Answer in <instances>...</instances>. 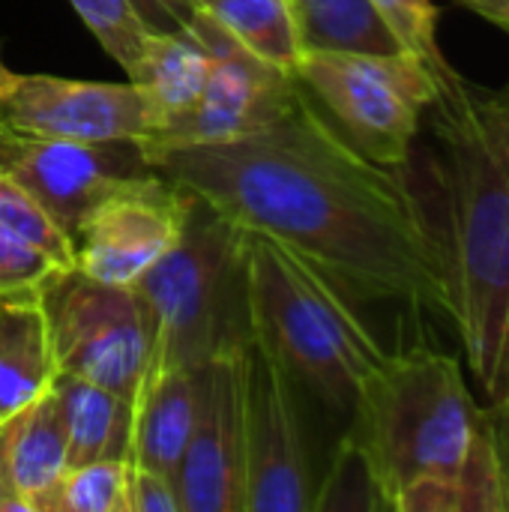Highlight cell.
I'll return each mask as SVG.
<instances>
[{
    "instance_id": "9c48e42d",
    "label": "cell",
    "mask_w": 509,
    "mask_h": 512,
    "mask_svg": "<svg viewBox=\"0 0 509 512\" xmlns=\"http://www.w3.org/2000/svg\"><path fill=\"white\" fill-rule=\"evenodd\" d=\"M189 36L210 54L204 93L189 111L168 120L141 144L168 147L234 141L276 123L303 93V84L294 75L246 51L204 9Z\"/></svg>"
},
{
    "instance_id": "2e32d148",
    "label": "cell",
    "mask_w": 509,
    "mask_h": 512,
    "mask_svg": "<svg viewBox=\"0 0 509 512\" xmlns=\"http://www.w3.org/2000/svg\"><path fill=\"white\" fill-rule=\"evenodd\" d=\"M51 396L66 429V465L99 459L132 462V399L78 375L57 372Z\"/></svg>"
},
{
    "instance_id": "ac0fdd59",
    "label": "cell",
    "mask_w": 509,
    "mask_h": 512,
    "mask_svg": "<svg viewBox=\"0 0 509 512\" xmlns=\"http://www.w3.org/2000/svg\"><path fill=\"white\" fill-rule=\"evenodd\" d=\"M210 54L186 33H150L141 66L135 72V84L144 90L153 108V132L150 138L174 117L189 111L207 84Z\"/></svg>"
},
{
    "instance_id": "4dcf8cb0",
    "label": "cell",
    "mask_w": 509,
    "mask_h": 512,
    "mask_svg": "<svg viewBox=\"0 0 509 512\" xmlns=\"http://www.w3.org/2000/svg\"><path fill=\"white\" fill-rule=\"evenodd\" d=\"M462 3L509 33V0H462Z\"/></svg>"
},
{
    "instance_id": "8992f818",
    "label": "cell",
    "mask_w": 509,
    "mask_h": 512,
    "mask_svg": "<svg viewBox=\"0 0 509 512\" xmlns=\"http://www.w3.org/2000/svg\"><path fill=\"white\" fill-rule=\"evenodd\" d=\"M294 78L363 156L387 168L408 165L420 120L441 93L405 51H303Z\"/></svg>"
},
{
    "instance_id": "484cf974",
    "label": "cell",
    "mask_w": 509,
    "mask_h": 512,
    "mask_svg": "<svg viewBox=\"0 0 509 512\" xmlns=\"http://www.w3.org/2000/svg\"><path fill=\"white\" fill-rule=\"evenodd\" d=\"M60 270L66 267L0 225V306L39 300L42 288Z\"/></svg>"
},
{
    "instance_id": "5bb4252c",
    "label": "cell",
    "mask_w": 509,
    "mask_h": 512,
    "mask_svg": "<svg viewBox=\"0 0 509 512\" xmlns=\"http://www.w3.org/2000/svg\"><path fill=\"white\" fill-rule=\"evenodd\" d=\"M66 468V429L48 390L0 423V512H45Z\"/></svg>"
},
{
    "instance_id": "8fae6325",
    "label": "cell",
    "mask_w": 509,
    "mask_h": 512,
    "mask_svg": "<svg viewBox=\"0 0 509 512\" xmlns=\"http://www.w3.org/2000/svg\"><path fill=\"white\" fill-rule=\"evenodd\" d=\"M249 351L195 369V426L174 474L180 512H246Z\"/></svg>"
},
{
    "instance_id": "83f0119b",
    "label": "cell",
    "mask_w": 509,
    "mask_h": 512,
    "mask_svg": "<svg viewBox=\"0 0 509 512\" xmlns=\"http://www.w3.org/2000/svg\"><path fill=\"white\" fill-rule=\"evenodd\" d=\"M129 512H180L177 480L162 471L129 465Z\"/></svg>"
},
{
    "instance_id": "9a60e30c",
    "label": "cell",
    "mask_w": 509,
    "mask_h": 512,
    "mask_svg": "<svg viewBox=\"0 0 509 512\" xmlns=\"http://www.w3.org/2000/svg\"><path fill=\"white\" fill-rule=\"evenodd\" d=\"M198 405L195 369L168 366L141 378L132 399V465L177 474Z\"/></svg>"
},
{
    "instance_id": "7a4b0ae2",
    "label": "cell",
    "mask_w": 509,
    "mask_h": 512,
    "mask_svg": "<svg viewBox=\"0 0 509 512\" xmlns=\"http://www.w3.org/2000/svg\"><path fill=\"white\" fill-rule=\"evenodd\" d=\"M450 324L489 402L509 396V84L438 96Z\"/></svg>"
},
{
    "instance_id": "3957f363",
    "label": "cell",
    "mask_w": 509,
    "mask_h": 512,
    "mask_svg": "<svg viewBox=\"0 0 509 512\" xmlns=\"http://www.w3.org/2000/svg\"><path fill=\"white\" fill-rule=\"evenodd\" d=\"M132 288L150 333L144 375L168 366L201 369L216 357L255 348L249 231L198 195L177 243Z\"/></svg>"
},
{
    "instance_id": "44dd1931",
    "label": "cell",
    "mask_w": 509,
    "mask_h": 512,
    "mask_svg": "<svg viewBox=\"0 0 509 512\" xmlns=\"http://www.w3.org/2000/svg\"><path fill=\"white\" fill-rule=\"evenodd\" d=\"M381 21L390 27L402 51L420 60L438 81V96L462 90L468 81L456 72L438 42V6L432 0H372Z\"/></svg>"
},
{
    "instance_id": "e0dca14e",
    "label": "cell",
    "mask_w": 509,
    "mask_h": 512,
    "mask_svg": "<svg viewBox=\"0 0 509 512\" xmlns=\"http://www.w3.org/2000/svg\"><path fill=\"white\" fill-rule=\"evenodd\" d=\"M57 375L39 300L0 306V423L51 390Z\"/></svg>"
},
{
    "instance_id": "30bf717a",
    "label": "cell",
    "mask_w": 509,
    "mask_h": 512,
    "mask_svg": "<svg viewBox=\"0 0 509 512\" xmlns=\"http://www.w3.org/2000/svg\"><path fill=\"white\" fill-rule=\"evenodd\" d=\"M0 126L33 138L147 141L153 108L135 81H75L0 60Z\"/></svg>"
},
{
    "instance_id": "4fadbf2b",
    "label": "cell",
    "mask_w": 509,
    "mask_h": 512,
    "mask_svg": "<svg viewBox=\"0 0 509 512\" xmlns=\"http://www.w3.org/2000/svg\"><path fill=\"white\" fill-rule=\"evenodd\" d=\"M312 480L294 378L261 348L249 351L246 512H309Z\"/></svg>"
},
{
    "instance_id": "ba28073f",
    "label": "cell",
    "mask_w": 509,
    "mask_h": 512,
    "mask_svg": "<svg viewBox=\"0 0 509 512\" xmlns=\"http://www.w3.org/2000/svg\"><path fill=\"white\" fill-rule=\"evenodd\" d=\"M0 171L21 183L72 240L102 201L156 174L138 141L33 138L0 126Z\"/></svg>"
},
{
    "instance_id": "7402d4cb",
    "label": "cell",
    "mask_w": 509,
    "mask_h": 512,
    "mask_svg": "<svg viewBox=\"0 0 509 512\" xmlns=\"http://www.w3.org/2000/svg\"><path fill=\"white\" fill-rule=\"evenodd\" d=\"M129 465L123 459H99L66 468L45 512H129Z\"/></svg>"
},
{
    "instance_id": "6da1fadb",
    "label": "cell",
    "mask_w": 509,
    "mask_h": 512,
    "mask_svg": "<svg viewBox=\"0 0 509 512\" xmlns=\"http://www.w3.org/2000/svg\"><path fill=\"white\" fill-rule=\"evenodd\" d=\"M168 180L294 249L348 297L450 321L444 246L399 168L363 156L306 93L270 126L216 144H141Z\"/></svg>"
},
{
    "instance_id": "7c38bea8",
    "label": "cell",
    "mask_w": 509,
    "mask_h": 512,
    "mask_svg": "<svg viewBox=\"0 0 509 512\" xmlns=\"http://www.w3.org/2000/svg\"><path fill=\"white\" fill-rule=\"evenodd\" d=\"M192 192L159 171L96 207L75 237V267L93 279L132 285L180 237Z\"/></svg>"
},
{
    "instance_id": "f1b7e54d",
    "label": "cell",
    "mask_w": 509,
    "mask_h": 512,
    "mask_svg": "<svg viewBox=\"0 0 509 512\" xmlns=\"http://www.w3.org/2000/svg\"><path fill=\"white\" fill-rule=\"evenodd\" d=\"M150 33H192L201 6L198 0H132Z\"/></svg>"
},
{
    "instance_id": "ffe728a7",
    "label": "cell",
    "mask_w": 509,
    "mask_h": 512,
    "mask_svg": "<svg viewBox=\"0 0 509 512\" xmlns=\"http://www.w3.org/2000/svg\"><path fill=\"white\" fill-rule=\"evenodd\" d=\"M198 6L246 51L294 75L303 45L288 0H198Z\"/></svg>"
},
{
    "instance_id": "52a82bcc",
    "label": "cell",
    "mask_w": 509,
    "mask_h": 512,
    "mask_svg": "<svg viewBox=\"0 0 509 512\" xmlns=\"http://www.w3.org/2000/svg\"><path fill=\"white\" fill-rule=\"evenodd\" d=\"M39 309L57 372L135 399L150 357V333L132 285L102 282L66 267L42 288Z\"/></svg>"
},
{
    "instance_id": "603a6c76",
    "label": "cell",
    "mask_w": 509,
    "mask_h": 512,
    "mask_svg": "<svg viewBox=\"0 0 509 512\" xmlns=\"http://www.w3.org/2000/svg\"><path fill=\"white\" fill-rule=\"evenodd\" d=\"M69 3L78 12V18L87 24V30L96 36V42L105 48V54L132 81L150 36V27L135 12L132 0H69Z\"/></svg>"
},
{
    "instance_id": "4316f807",
    "label": "cell",
    "mask_w": 509,
    "mask_h": 512,
    "mask_svg": "<svg viewBox=\"0 0 509 512\" xmlns=\"http://www.w3.org/2000/svg\"><path fill=\"white\" fill-rule=\"evenodd\" d=\"M456 486H459L462 512H509L504 474H501L489 429L483 423V411H480V426L468 450V459L456 474Z\"/></svg>"
},
{
    "instance_id": "277c9868",
    "label": "cell",
    "mask_w": 509,
    "mask_h": 512,
    "mask_svg": "<svg viewBox=\"0 0 509 512\" xmlns=\"http://www.w3.org/2000/svg\"><path fill=\"white\" fill-rule=\"evenodd\" d=\"M465 369L429 345L384 351L357 387L351 438L366 453L387 512L420 477H456L480 426Z\"/></svg>"
},
{
    "instance_id": "d6986e66",
    "label": "cell",
    "mask_w": 509,
    "mask_h": 512,
    "mask_svg": "<svg viewBox=\"0 0 509 512\" xmlns=\"http://www.w3.org/2000/svg\"><path fill=\"white\" fill-rule=\"evenodd\" d=\"M288 9L303 51H402L372 0H288Z\"/></svg>"
},
{
    "instance_id": "cb8c5ba5",
    "label": "cell",
    "mask_w": 509,
    "mask_h": 512,
    "mask_svg": "<svg viewBox=\"0 0 509 512\" xmlns=\"http://www.w3.org/2000/svg\"><path fill=\"white\" fill-rule=\"evenodd\" d=\"M312 510L387 512L375 471L351 435L342 438L324 486L312 495Z\"/></svg>"
},
{
    "instance_id": "f546056e",
    "label": "cell",
    "mask_w": 509,
    "mask_h": 512,
    "mask_svg": "<svg viewBox=\"0 0 509 512\" xmlns=\"http://www.w3.org/2000/svg\"><path fill=\"white\" fill-rule=\"evenodd\" d=\"M483 423H486L489 438L495 444V456H498V465H501L504 486H507L509 495V396L495 399L489 408H483Z\"/></svg>"
},
{
    "instance_id": "d4e9b609",
    "label": "cell",
    "mask_w": 509,
    "mask_h": 512,
    "mask_svg": "<svg viewBox=\"0 0 509 512\" xmlns=\"http://www.w3.org/2000/svg\"><path fill=\"white\" fill-rule=\"evenodd\" d=\"M0 225L51 255L60 267H75V246L51 213L9 174L0 171Z\"/></svg>"
},
{
    "instance_id": "5b68a950",
    "label": "cell",
    "mask_w": 509,
    "mask_h": 512,
    "mask_svg": "<svg viewBox=\"0 0 509 512\" xmlns=\"http://www.w3.org/2000/svg\"><path fill=\"white\" fill-rule=\"evenodd\" d=\"M249 303L255 348L333 411H351L384 348L348 294L294 249L249 231Z\"/></svg>"
}]
</instances>
